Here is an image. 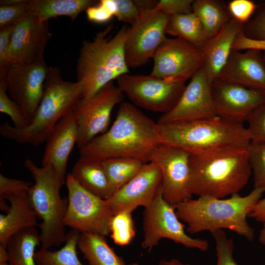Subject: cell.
Masks as SVG:
<instances>
[{"instance_id":"6da1fadb","label":"cell","mask_w":265,"mask_h":265,"mask_svg":"<svg viewBox=\"0 0 265 265\" xmlns=\"http://www.w3.org/2000/svg\"><path fill=\"white\" fill-rule=\"evenodd\" d=\"M156 126L134 105L122 102L111 127L80 149V158L102 160L128 157L148 163L160 144Z\"/></svg>"},{"instance_id":"7a4b0ae2","label":"cell","mask_w":265,"mask_h":265,"mask_svg":"<svg viewBox=\"0 0 265 265\" xmlns=\"http://www.w3.org/2000/svg\"><path fill=\"white\" fill-rule=\"evenodd\" d=\"M265 192V187H261L254 188L244 196L238 193L228 198L199 196L181 203L174 208L180 220L187 224L186 232L189 234L228 229L251 241L255 231L247 218Z\"/></svg>"},{"instance_id":"3957f363","label":"cell","mask_w":265,"mask_h":265,"mask_svg":"<svg viewBox=\"0 0 265 265\" xmlns=\"http://www.w3.org/2000/svg\"><path fill=\"white\" fill-rule=\"evenodd\" d=\"M82 99L80 82L65 80L58 68L48 67L42 97L31 122L23 129L4 123L0 126V134L20 144L38 146L46 142L58 122L73 112Z\"/></svg>"},{"instance_id":"277c9868","label":"cell","mask_w":265,"mask_h":265,"mask_svg":"<svg viewBox=\"0 0 265 265\" xmlns=\"http://www.w3.org/2000/svg\"><path fill=\"white\" fill-rule=\"evenodd\" d=\"M189 169L192 194L216 198L238 193L252 172L247 148H243L190 154Z\"/></svg>"},{"instance_id":"5b68a950","label":"cell","mask_w":265,"mask_h":265,"mask_svg":"<svg viewBox=\"0 0 265 265\" xmlns=\"http://www.w3.org/2000/svg\"><path fill=\"white\" fill-rule=\"evenodd\" d=\"M161 144L200 154L228 148H247L251 143L243 124L213 117L165 124L156 123Z\"/></svg>"},{"instance_id":"8992f818","label":"cell","mask_w":265,"mask_h":265,"mask_svg":"<svg viewBox=\"0 0 265 265\" xmlns=\"http://www.w3.org/2000/svg\"><path fill=\"white\" fill-rule=\"evenodd\" d=\"M113 28L110 25L97 33L92 40L82 44L76 75L84 99L92 97L105 85L130 72L125 54L129 27L122 26L114 35Z\"/></svg>"},{"instance_id":"52a82bcc","label":"cell","mask_w":265,"mask_h":265,"mask_svg":"<svg viewBox=\"0 0 265 265\" xmlns=\"http://www.w3.org/2000/svg\"><path fill=\"white\" fill-rule=\"evenodd\" d=\"M25 167L30 173L34 184L27 192L29 203L38 218L41 248L50 249L59 246L66 239L64 219L68 198L61 197L62 187L56 175L50 166L38 167L26 159Z\"/></svg>"},{"instance_id":"ba28073f","label":"cell","mask_w":265,"mask_h":265,"mask_svg":"<svg viewBox=\"0 0 265 265\" xmlns=\"http://www.w3.org/2000/svg\"><path fill=\"white\" fill-rule=\"evenodd\" d=\"M185 228L174 207L164 199L161 185L153 201L144 208L142 247L150 251L162 239L167 238L186 247L203 252L208 250L209 244L207 239L191 237Z\"/></svg>"},{"instance_id":"9c48e42d","label":"cell","mask_w":265,"mask_h":265,"mask_svg":"<svg viewBox=\"0 0 265 265\" xmlns=\"http://www.w3.org/2000/svg\"><path fill=\"white\" fill-rule=\"evenodd\" d=\"M65 185L68 202L65 226L80 233L109 235L113 215L106 200L83 188L70 173L66 176Z\"/></svg>"},{"instance_id":"30bf717a","label":"cell","mask_w":265,"mask_h":265,"mask_svg":"<svg viewBox=\"0 0 265 265\" xmlns=\"http://www.w3.org/2000/svg\"><path fill=\"white\" fill-rule=\"evenodd\" d=\"M117 86L136 106L164 114L176 105L185 82H170L149 75L124 74L116 80Z\"/></svg>"},{"instance_id":"8fae6325","label":"cell","mask_w":265,"mask_h":265,"mask_svg":"<svg viewBox=\"0 0 265 265\" xmlns=\"http://www.w3.org/2000/svg\"><path fill=\"white\" fill-rule=\"evenodd\" d=\"M150 75L170 82H186L204 64L202 49L180 38H166L156 51Z\"/></svg>"},{"instance_id":"7c38bea8","label":"cell","mask_w":265,"mask_h":265,"mask_svg":"<svg viewBox=\"0 0 265 265\" xmlns=\"http://www.w3.org/2000/svg\"><path fill=\"white\" fill-rule=\"evenodd\" d=\"M169 16L153 9L140 12L129 27L125 43V54L129 68L145 65L166 38V27Z\"/></svg>"},{"instance_id":"4fadbf2b","label":"cell","mask_w":265,"mask_h":265,"mask_svg":"<svg viewBox=\"0 0 265 265\" xmlns=\"http://www.w3.org/2000/svg\"><path fill=\"white\" fill-rule=\"evenodd\" d=\"M123 98L124 93L112 81L92 97L80 101L74 111L78 129L76 145L79 149L108 130L112 110Z\"/></svg>"},{"instance_id":"5bb4252c","label":"cell","mask_w":265,"mask_h":265,"mask_svg":"<svg viewBox=\"0 0 265 265\" xmlns=\"http://www.w3.org/2000/svg\"><path fill=\"white\" fill-rule=\"evenodd\" d=\"M190 154L178 147L160 144L150 162L156 164L161 174V189L165 200L175 208L192 198L189 188Z\"/></svg>"},{"instance_id":"9a60e30c","label":"cell","mask_w":265,"mask_h":265,"mask_svg":"<svg viewBox=\"0 0 265 265\" xmlns=\"http://www.w3.org/2000/svg\"><path fill=\"white\" fill-rule=\"evenodd\" d=\"M48 69L45 59L31 64L11 63L1 79L5 82L8 96L19 106L29 123L41 101Z\"/></svg>"},{"instance_id":"2e32d148","label":"cell","mask_w":265,"mask_h":265,"mask_svg":"<svg viewBox=\"0 0 265 265\" xmlns=\"http://www.w3.org/2000/svg\"><path fill=\"white\" fill-rule=\"evenodd\" d=\"M211 85L203 66L186 86L179 100L157 123L200 120L216 116Z\"/></svg>"},{"instance_id":"e0dca14e","label":"cell","mask_w":265,"mask_h":265,"mask_svg":"<svg viewBox=\"0 0 265 265\" xmlns=\"http://www.w3.org/2000/svg\"><path fill=\"white\" fill-rule=\"evenodd\" d=\"M216 115L243 124L257 107L265 103L262 91L216 80L211 85Z\"/></svg>"},{"instance_id":"ac0fdd59","label":"cell","mask_w":265,"mask_h":265,"mask_svg":"<svg viewBox=\"0 0 265 265\" xmlns=\"http://www.w3.org/2000/svg\"><path fill=\"white\" fill-rule=\"evenodd\" d=\"M161 184V174L152 162L143 164L139 172L106 199L113 215L122 211L133 212L139 206L149 205Z\"/></svg>"},{"instance_id":"d6986e66","label":"cell","mask_w":265,"mask_h":265,"mask_svg":"<svg viewBox=\"0 0 265 265\" xmlns=\"http://www.w3.org/2000/svg\"><path fill=\"white\" fill-rule=\"evenodd\" d=\"M45 23L30 13L16 25L9 50L10 64H31L44 59V52L52 36Z\"/></svg>"},{"instance_id":"ffe728a7","label":"cell","mask_w":265,"mask_h":265,"mask_svg":"<svg viewBox=\"0 0 265 265\" xmlns=\"http://www.w3.org/2000/svg\"><path fill=\"white\" fill-rule=\"evenodd\" d=\"M78 138V123L73 111L58 122L45 142L41 166H50L62 186L65 184L67 162Z\"/></svg>"},{"instance_id":"44dd1931","label":"cell","mask_w":265,"mask_h":265,"mask_svg":"<svg viewBox=\"0 0 265 265\" xmlns=\"http://www.w3.org/2000/svg\"><path fill=\"white\" fill-rule=\"evenodd\" d=\"M216 80L265 91V61L261 51L232 50Z\"/></svg>"},{"instance_id":"7402d4cb","label":"cell","mask_w":265,"mask_h":265,"mask_svg":"<svg viewBox=\"0 0 265 265\" xmlns=\"http://www.w3.org/2000/svg\"><path fill=\"white\" fill-rule=\"evenodd\" d=\"M243 30V24L233 18L214 36L207 40L202 48L203 67L212 85L227 63L237 36Z\"/></svg>"},{"instance_id":"603a6c76","label":"cell","mask_w":265,"mask_h":265,"mask_svg":"<svg viewBox=\"0 0 265 265\" xmlns=\"http://www.w3.org/2000/svg\"><path fill=\"white\" fill-rule=\"evenodd\" d=\"M10 203L6 214H0V245L7 247L10 238L20 231L37 225V216L28 201L27 192L5 197Z\"/></svg>"},{"instance_id":"cb8c5ba5","label":"cell","mask_w":265,"mask_h":265,"mask_svg":"<svg viewBox=\"0 0 265 265\" xmlns=\"http://www.w3.org/2000/svg\"><path fill=\"white\" fill-rule=\"evenodd\" d=\"M70 174L80 186L94 195L105 200L111 196L101 160L80 158Z\"/></svg>"},{"instance_id":"d4e9b609","label":"cell","mask_w":265,"mask_h":265,"mask_svg":"<svg viewBox=\"0 0 265 265\" xmlns=\"http://www.w3.org/2000/svg\"><path fill=\"white\" fill-rule=\"evenodd\" d=\"M95 2L92 0H27L30 13L44 23L60 16L69 17L74 21Z\"/></svg>"},{"instance_id":"484cf974","label":"cell","mask_w":265,"mask_h":265,"mask_svg":"<svg viewBox=\"0 0 265 265\" xmlns=\"http://www.w3.org/2000/svg\"><path fill=\"white\" fill-rule=\"evenodd\" d=\"M78 248L89 265H127L109 246L103 236L80 233Z\"/></svg>"},{"instance_id":"4316f807","label":"cell","mask_w":265,"mask_h":265,"mask_svg":"<svg viewBox=\"0 0 265 265\" xmlns=\"http://www.w3.org/2000/svg\"><path fill=\"white\" fill-rule=\"evenodd\" d=\"M40 243V234L35 227L20 231L7 244L8 262L10 265H36L35 248Z\"/></svg>"},{"instance_id":"83f0119b","label":"cell","mask_w":265,"mask_h":265,"mask_svg":"<svg viewBox=\"0 0 265 265\" xmlns=\"http://www.w3.org/2000/svg\"><path fill=\"white\" fill-rule=\"evenodd\" d=\"M192 12L199 19L207 40L216 34L231 19L228 8L214 0H196Z\"/></svg>"},{"instance_id":"f1b7e54d","label":"cell","mask_w":265,"mask_h":265,"mask_svg":"<svg viewBox=\"0 0 265 265\" xmlns=\"http://www.w3.org/2000/svg\"><path fill=\"white\" fill-rule=\"evenodd\" d=\"M165 32L201 49L207 41L202 24L193 12L169 16Z\"/></svg>"},{"instance_id":"f546056e","label":"cell","mask_w":265,"mask_h":265,"mask_svg":"<svg viewBox=\"0 0 265 265\" xmlns=\"http://www.w3.org/2000/svg\"><path fill=\"white\" fill-rule=\"evenodd\" d=\"M101 161L111 195L133 178L145 163L139 159L128 157L111 158Z\"/></svg>"},{"instance_id":"4dcf8cb0","label":"cell","mask_w":265,"mask_h":265,"mask_svg":"<svg viewBox=\"0 0 265 265\" xmlns=\"http://www.w3.org/2000/svg\"><path fill=\"white\" fill-rule=\"evenodd\" d=\"M80 233L72 230L67 234L64 245L59 250L52 251L41 248L36 251V265H84L80 261L77 253Z\"/></svg>"},{"instance_id":"1f68e13d","label":"cell","mask_w":265,"mask_h":265,"mask_svg":"<svg viewBox=\"0 0 265 265\" xmlns=\"http://www.w3.org/2000/svg\"><path fill=\"white\" fill-rule=\"evenodd\" d=\"M132 212L125 211L113 215L110 235L114 242L118 245L129 244L135 236L136 229Z\"/></svg>"},{"instance_id":"d6a6232c","label":"cell","mask_w":265,"mask_h":265,"mask_svg":"<svg viewBox=\"0 0 265 265\" xmlns=\"http://www.w3.org/2000/svg\"><path fill=\"white\" fill-rule=\"evenodd\" d=\"M30 13L27 0H1L0 28L17 25Z\"/></svg>"},{"instance_id":"836d02e7","label":"cell","mask_w":265,"mask_h":265,"mask_svg":"<svg viewBox=\"0 0 265 265\" xmlns=\"http://www.w3.org/2000/svg\"><path fill=\"white\" fill-rule=\"evenodd\" d=\"M0 112L10 117L16 128L23 129L29 124L19 106L8 96L4 80H0Z\"/></svg>"},{"instance_id":"e575fe53","label":"cell","mask_w":265,"mask_h":265,"mask_svg":"<svg viewBox=\"0 0 265 265\" xmlns=\"http://www.w3.org/2000/svg\"><path fill=\"white\" fill-rule=\"evenodd\" d=\"M247 151L254 188L265 187V145L251 142Z\"/></svg>"},{"instance_id":"d590c367","label":"cell","mask_w":265,"mask_h":265,"mask_svg":"<svg viewBox=\"0 0 265 265\" xmlns=\"http://www.w3.org/2000/svg\"><path fill=\"white\" fill-rule=\"evenodd\" d=\"M215 242L217 263L216 265H238L233 256L234 244L223 230L211 232Z\"/></svg>"},{"instance_id":"8d00e7d4","label":"cell","mask_w":265,"mask_h":265,"mask_svg":"<svg viewBox=\"0 0 265 265\" xmlns=\"http://www.w3.org/2000/svg\"><path fill=\"white\" fill-rule=\"evenodd\" d=\"M31 183L24 180L8 178L2 174H0V209L7 213L9 209V206L5 201V197L10 195H19L24 192H27L31 186Z\"/></svg>"},{"instance_id":"74e56055","label":"cell","mask_w":265,"mask_h":265,"mask_svg":"<svg viewBox=\"0 0 265 265\" xmlns=\"http://www.w3.org/2000/svg\"><path fill=\"white\" fill-rule=\"evenodd\" d=\"M246 122L251 142L265 145V103L254 110Z\"/></svg>"},{"instance_id":"f35d334b","label":"cell","mask_w":265,"mask_h":265,"mask_svg":"<svg viewBox=\"0 0 265 265\" xmlns=\"http://www.w3.org/2000/svg\"><path fill=\"white\" fill-rule=\"evenodd\" d=\"M86 11L89 20L102 23L115 16L116 5L115 0H101L97 5L89 7Z\"/></svg>"},{"instance_id":"ab89813d","label":"cell","mask_w":265,"mask_h":265,"mask_svg":"<svg viewBox=\"0 0 265 265\" xmlns=\"http://www.w3.org/2000/svg\"><path fill=\"white\" fill-rule=\"evenodd\" d=\"M16 25L0 28V80L3 79L10 64L8 53L11 37Z\"/></svg>"},{"instance_id":"60d3db41","label":"cell","mask_w":265,"mask_h":265,"mask_svg":"<svg viewBox=\"0 0 265 265\" xmlns=\"http://www.w3.org/2000/svg\"><path fill=\"white\" fill-rule=\"evenodd\" d=\"M192 0H160L156 9L172 16L192 12Z\"/></svg>"},{"instance_id":"b9f144b4","label":"cell","mask_w":265,"mask_h":265,"mask_svg":"<svg viewBox=\"0 0 265 265\" xmlns=\"http://www.w3.org/2000/svg\"><path fill=\"white\" fill-rule=\"evenodd\" d=\"M227 8L231 16L243 24L250 19L256 5L250 0H233L229 2Z\"/></svg>"},{"instance_id":"7bdbcfd3","label":"cell","mask_w":265,"mask_h":265,"mask_svg":"<svg viewBox=\"0 0 265 265\" xmlns=\"http://www.w3.org/2000/svg\"><path fill=\"white\" fill-rule=\"evenodd\" d=\"M116 11L115 16L117 19L126 24L132 25L137 20L140 11L133 0H115Z\"/></svg>"},{"instance_id":"ee69618b","label":"cell","mask_w":265,"mask_h":265,"mask_svg":"<svg viewBox=\"0 0 265 265\" xmlns=\"http://www.w3.org/2000/svg\"><path fill=\"white\" fill-rule=\"evenodd\" d=\"M244 35L256 40H265V7L247 26Z\"/></svg>"},{"instance_id":"f6af8a7d","label":"cell","mask_w":265,"mask_h":265,"mask_svg":"<svg viewBox=\"0 0 265 265\" xmlns=\"http://www.w3.org/2000/svg\"><path fill=\"white\" fill-rule=\"evenodd\" d=\"M251 49L265 51V40H256L248 38L244 35L243 30L236 38L232 46V50L240 51Z\"/></svg>"},{"instance_id":"bcb514c9","label":"cell","mask_w":265,"mask_h":265,"mask_svg":"<svg viewBox=\"0 0 265 265\" xmlns=\"http://www.w3.org/2000/svg\"><path fill=\"white\" fill-rule=\"evenodd\" d=\"M248 217L263 224L265 223V197L261 198L254 206Z\"/></svg>"},{"instance_id":"7dc6e473","label":"cell","mask_w":265,"mask_h":265,"mask_svg":"<svg viewBox=\"0 0 265 265\" xmlns=\"http://www.w3.org/2000/svg\"><path fill=\"white\" fill-rule=\"evenodd\" d=\"M133 1L140 12L155 9L158 1L151 0H136Z\"/></svg>"},{"instance_id":"c3c4849f","label":"cell","mask_w":265,"mask_h":265,"mask_svg":"<svg viewBox=\"0 0 265 265\" xmlns=\"http://www.w3.org/2000/svg\"><path fill=\"white\" fill-rule=\"evenodd\" d=\"M159 265H190L188 264H184L177 259H171L169 260L161 259Z\"/></svg>"},{"instance_id":"681fc988","label":"cell","mask_w":265,"mask_h":265,"mask_svg":"<svg viewBox=\"0 0 265 265\" xmlns=\"http://www.w3.org/2000/svg\"><path fill=\"white\" fill-rule=\"evenodd\" d=\"M8 259L6 247L0 245V262H8Z\"/></svg>"},{"instance_id":"f907efd6","label":"cell","mask_w":265,"mask_h":265,"mask_svg":"<svg viewBox=\"0 0 265 265\" xmlns=\"http://www.w3.org/2000/svg\"><path fill=\"white\" fill-rule=\"evenodd\" d=\"M258 239L259 242L265 246V223H263L262 228L260 230Z\"/></svg>"},{"instance_id":"816d5d0a","label":"cell","mask_w":265,"mask_h":265,"mask_svg":"<svg viewBox=\"0 0 265 265\" xmlns=\"http://www.w3.org/2000/svg\"><path fill=\"white\" fill-rule=\"evenodd\" d=\"M0 265H10L8 262H0Z\"/></svg>"},{"instance_id":"f5cc1de1","label":"cell","mask_w":265,"mask_h":265,"mask_svg":"<svg viewBox=\"0 0 265 265\" xmlns=\"http://www.w3.org/2000/svg\"><path fill=\"white\" fill-rule=\"evenodd\" d=\"M127 265H139V264L137 263H133L129 264Z\"/></svg>"},{"instance_id":"db71d44e","label":"cell","mask_w":265,"mask_h":265,"mask_svg":"<svg viewBox=\"0 0 265 265\" xmlns=\"http://www.w3.org/2000/svg\"><path fill=\"white\" fill-rule=\"evenodd\" d=\"M263 57H264V60L265 61V52L263 53ZM262 92H263V93H264V95L265 96V90L264 91H262Z\"/></svg>"},{"instance_id":"11a10c76","label":"cell","mask_w":265,"mask_h":265,"mask_svg":"<svg viewBox=\"0 0 265 265\" xmlns=\"http://www.w3.org/2000/svg\"><path fill=\"white\" fill-rule=\"evenodd\" d=\"M261 265H265V264Z\"/></svg>"}]
</instances>
